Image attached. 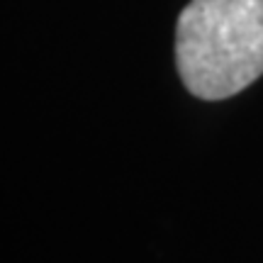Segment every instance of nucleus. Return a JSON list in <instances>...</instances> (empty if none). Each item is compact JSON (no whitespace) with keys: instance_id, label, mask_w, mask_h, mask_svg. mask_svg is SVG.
I'll return each mask as SVG.
<instances>
[{"instance_id":"1","label":"nucleus","mask_w":263,"mask_h":263,"mask_svg":"<svg viewBox=\"0 0 263 263\" xmlns=\"http://www.w3.org/2000/svg\"><path fill=\"white\" fill-rule=\"evenodd\" d=\"M176 66L200 100H224L263 76V0H190L176 22Z\"/></svg>"}]
</instances>
